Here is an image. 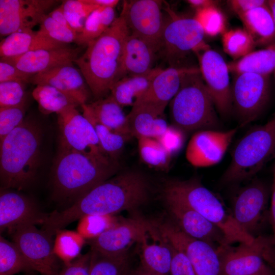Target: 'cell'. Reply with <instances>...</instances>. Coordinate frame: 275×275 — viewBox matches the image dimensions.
<instances>
[{"instance_id": "obj_1", "label": "cell", "mask_w": 275, "mask_h": 275, "mask_svg": "<svg viewBox=\"0 0 275 275\" xmlns=\"http://www.w3.org/2000/svg\"><path fill=\"white\" fill-rule=\"evenodd\" d=\"M149 183L141 172L128 171L93 187L70 206L48 214L42 229L50 236L88 215H113L133 210L149 198Z\"/></svg>"}, {"instance_id": "obj_2", "label": "cell", "mask_w": 275, "mask_h": 275, "mask_svg": "<svg viewBox=\"0 0 275 275\" xmlns=\"http://www.w3.org/2000/svg\"><path fill=\"white\" fill-rule=\"evenodd\" d=\"M130 33L121 14L104 33L89 42L85 52L74 61L95 100L109 95L118 80L124 44Z\"/></svg>"}, {"instance_id": "obj_3", "label": "cell", "mask_w": 275, "mask_h": 275, "mask_svg": "<svg viewBox=\"0 0 275 275\" xmlns=\"http://www.w3.org/2000/svg\"><path fill=\"white\" fill-rule=\"evenodd\" d=\"M42 137L39 123L25 119L0 142L1 189L22 190L34 181L40 163Z\"/></svg>"}, {"instance_id": "obj_4", "label": "cell", "mask_w": 275, "mask_h": 275, "mask_svg": "<svg viewBox=\"0 0 275 275\" xmlns=\"http://www.w3.org/2000/svg\"><path fill=\"white\" fill-rule=\"evenodd\" d=\"M117 169V163H105L80 152L59 147L52 169L53 196L58 201L74 203L114 176Z\"/></svg>"}, {"instance_id": "obj_5", "label": "cell", "mask_w": 275, "mask_h": 275, "mask_svg": "<svg viewBox=\"0 0 275 275\" xmlns=\"http://www.w3.org/2000/svg\"><path fill=\"white\" fill-rule=\"evenodd\" d=\"M163 197L180 202L195 210L217 226L230 245L249 243L254 238L245 232L234 218L231 210L197 178L167 181Z\"/></svg>"}, {"instance_id": "obj_6", "label": "cell", "mask_w": 275, "mask_h": 275, "mask_svg": "<svg viewBox=\"0 0 275 275\" xmlns=\"http://www.w3.org/2000/svg\"><path fill=\"white\" fill-rule=\"evenodd\" d=\"M215 108L200 69L196 67L185 75L170 101L172 125L185 134L215 129L219 125Z\"/></svg>"}, {"instance_id": "obj_7", "label": "cell", "mask_w": 275, "mask_h": 275, "mask_svg": "<svg viewBox=\"0 0 275 275\" xmlns=\"http://www.w3.org/2000/svg\"><path fill=\"white\" fill-rule=\"evenodd\" d=\"M274 156L275 113L267 123L253 128L238 141L219 183L225 186L251 180Z\"/></svg>"}, {"instance_id": "obj_8", "label": "cell", "mask_w": 275, "mask_h": 275, "mask_svg": "<svg viewBox=\"0 0 275 275\" xmlns=\"http://www.w3.org/2000/svg\"><path fill=\"white\" fill-rule=\"evenodd\" d=\"M229 245L221 249L222 275H274L268 264L275 266V241L258 236L249 243Z\"/></svg>"}, {"instance_id": "obj_9", "label": "cell", "mask_w": 275, "mask_h": 275, "mask_svg": "<svg viewBox=\"0 0 275 275\" xmlns=\"http://www.w3.org/2000/svg\"><path fill=\"white\" fill-rule=\"evenodd\" d=\"M160 50L170 67H185L182 63L191 51L197 53L209 47L204 42V30L194 18L180 16L169 9Z\"/></svg>"}, {"instance_id": "obj_10", "label": "cell", "mask_w": 275, "mask_h": 275, "mask_svg": "<svg viewBox=\"0 0 275 275\" xmlns=\"http://www.w3.org/2000/svg\"><path fill=\"white\" fill-rule=\"evenodd\" d=\"M57 115L59 147L80 152L105 163H117L103 152L93 126L76 107L67 108Z\"/></svg>"}, {"instance_id": "obj_11", "label": "cell", "mask_w": 275, "mask_h": 275, "mask_svg": "<svg viewBox=\"0 0 275 275\" xmlns=\"http://www.w3.org/2000/svg\"><path fill=\"white\" fill-rule=\"evenodd\" d=\"M231 86L232 109L239 127L257 119L267 105L270 96L268 76L253 73L236 74Z\"/></svg>"}, {"instance_id": "obj_12", "label": "cell", "mask_w": 275, "mask_h": 275, "mask_svg": "<svg viewBox=\"0 0 275 275\" xmlns=\"http://www.w3.org/2000/svg\"><path fill=\"white\" fill-rule=\"evenodd\" d=\"M10 234L34 271L41 275H59L60 259L54 253L51 236L34 225L20 226Z\"/></svg>"}, {"instance_id": "obj_13", "label": "cell", "mask_w": 275, "mask_h": 275, "mask_svg": "<svg viewBox=\"0 0 275 275\" xmlns=\"http://www.w3.org/2000/svg\"><path fill=\"white\" fill-rule=\"evenodd\" d=\"M161 4L157 0L125 1L121 13L130 34L145 41L156 52L161 49L166 22Z\"/></svg>"}, {"instance_id": "obj_14", "label": "cell", "mask_w": 275, "mask_h": 275, "mask_svg": "<svg viewBox=\"0 0 275 275\" xmlns=\"http://www.w3.org/2000/svg\"><path fill=\"white\" fill-rule=\"evenodd\" d=\"M156 225L170 243L185 255L196 275H222L220 256L215 248L190 237L176 225L169 223Z\"/></svg>"}, {"instance_id": "obj_15", "label": "cell", "mask_w": 275, "mask_h": 275, "mask_svg": "<svg viewBox=\"0 0 275 275\" xmlns=\"http://www.w3.org/2000/svg\"><path fill=\"white\" fill-rule=\"evenodd\" d=\"M269 195L267 186L254 179L242 187L233 199L231 211L234 218L254 237L265 218Z\"/></svg>"}, {"instance_id": "obj_16", "label": "cell", "mask_w": 275, "mask_h": 275, "mask_svg": "<svg viewBox=\"0 0 275 275\" xmlns=\"http://www.w3.org/2000/svg\"><path fill=\"white\" fill-rule=\"evenodd\" d=\"M198 55L199 69L215 108L221 116L227 117L232 110L231 86L227 64L219 53L210 48Z\"/></svg>"}, {"instance_id": "obj_17", "label": "cell", "mask_w": 275, "mask_h": 275, "mask_svg": "<svg viewBox=\"0 0 275 275\" xmlns=\"http://www.w3.org/2000/svg\"><path fill=\"white\" fill-rule=\"evenodd\" d=\"M238 129L224 131L204 129L194 132L187 145L186 159L197 168L216 164L223 158Z\"/></svg>"}, {"instance_id": "obj_18", "label": "cell", "mask_w": 275, "mask_h": 275, "mask_svg": "<svg viewBox=\"0 0 275 275\" xmlns=\"http://www.w3.org/2000/svg\"><path fill=\"white\" fill-rule=\"evenodd\" d=\"M57 2L52 0H0V34L8 36L32 30Z\"/></svg>"}, {"instance_id": "obj_19", "label": "cell", "mask_w": 275, "mask_h": 275, "mask_svg": "<svg viewBox=\"0 0 275 275\" xmlns=\"http://www.w3.org/2000/svg\"><path fill=\"white\" fill-rule=\"evenodd\" d=\"M163 199L176 226L185 234L208 243L218 251L230 245L222 231L198 212L175 200Z\"/></svg>"}, {"instance_id": "obj_20", "label": "cell", "mask_w": 275, "mask_h": 275, "mask_svg": "<svg viewBox=\"0 0 275 275\" xmlns=\"http://www.w3.org/2000/svg\"><path fill=\"white\" fill-rule=\"evenodd\" d=\"M48 216L21 194L1 189L0 230L10 233L25 225H43Z\"/></svg>"}, {"instance_id": "obj_21", "label": "cell", "mask_w": 275, "mask_h": 275, "mask_svg": "<svg viewBox=\"0 0 275 275\" xmlns=\"http://www.w3.org/2000/svg\"><path fill=\"white\" fill-rule=\"evenodd\" d=\"M137 244L142 268L154 275H170L171 246L156 224L145 221Z\"/></svg>"}, {"instance_id": "obj_22", "label": "cell", "mask_w": 275, "mask_h": 275, "mask_svg": "<svg viewBox=\"0 0 275 275\" xmlns=\"http://www.w3.org/2000/svg\"><path fill=\"white\" fill-rule=\"evenodd\" d=\"M145 220L129 219L117 223L89 243L91 250L110 256H119L128 253L130 246L138 243L142 235Z\"/></svg>"}, {"instance_id": "obj_23", "label": "cell", "mask_w": 275, "mask_h": 275, "mask_svg": "<svg viewBox=\"0 0 275 275\" xmlns=\"http://www.w3.org/2000/svg\"><path fill=\"white\" fill-rule=\"evenodd\" d=\"M30 82L52 86L74 99L81 106L87 103L91 91L81 71L73 64L59 66L33 75Z\"/></svg>"}, {"instance_id": "obj_24", "label": "cell", "mask_w": 275, "mask_h": 275, "mask_svg": "<svg viewBox=\"0 0 275 275\" xmlns=\"http://www.w3.org/2000/svg\"><path fill=\"white\" fill-rule=\"evenodd\" d=\"M78 48L68 46L51 49H40L13 57L1 58L20 70L35 75L53 68L71 64L78 58Z\"/></svg>"}, {"instance_id": "obj_25", "label": "cell", "mask_w": 275, "mask_h": 275, "mask_svg": "<svg viewBox=\"0 0 275 275\" xmlns=\"http://www.w3.org/2000/svg\"><path fill=\"white\" fill-rule=\"evenodd\" d=\"M165 108L147 102L134 104L127 115L131 137L157 139L162 135L169 126L164 117Z\"/></svg>"}, {"instance_id": "obj_26", "label": "cell", "mask_w": 275, "mask_h": 275, "mask_svg": "<svg viewBox=\"0 0 275 275\" xmlns=\"http://www.w3.org/2000/svg\"><path fill=\"white\" fill-rule=\"evenodd\" d=\"M156 53L147 42L130 33L124 44L118 80L125 76L144 74L150 71L155 68L153 65Z\"/></svg>"}, {"instance_id": "obj_27", "label": "cell", "mask_w": 275, "mask_h": 275, "mask_svg": "<svg viewBox=\"0 0 275 275\" xmlns=\"http://www.w3.org/2000/svg\"><path fill=\"white\" fill-rule=\"evenodd\" d=\"M195 68L169 67L162 69L154 78L148 91L136 103L147 102L166 108L178 92L185 75Z\"/></svg>"}, {"instance_id": "obj_28", "label": "cell", "mask_w": 275, "mask_h": 275, "mask_svg": "<svg viewBox=\"0 0 275 275\" xmlns=\"http://www.w3.org/2000/svg\"><path fill=\"white\" fill-rule=\"evenodd\" d=\"M32 30L13 33L2 40L1 58L17 57L40 49H51L67 46Z\"/></svg>"}, {"instance_id": "obj_29", "label": "cell", "mask_w": 275, "mask_h": 275, "mask_svg": "<svg viewBox=\"0 0 275 275\" xmlns=\"http://www.w3.org/2000/svg\"><path fill=\"white\" fill-rule=\"evenodd\" d=\"M162 69L155 67L144 74L124 77L112 86L109 94L122 107H132L148 91L154 78Z\"/></svg>"}, {"instance_id": "obj_30", "label": "cell", "mask_w": 275, "mask_h": 275, "mask_svg": "<svg viewBox=\"0 0 275 275\" xmlns=\"http://www.w3.org/2000/svg\"><path fill=\"white\" fill-rule=\"evenodd\" d=\"M239 17L256 45H269L275 41V25L268 3Z\"/></svg>"}, {"instance_id": "obj_31", "label": "cell", "mask_w": 275, "mask_h": 275, "mask_svg": "<svg viewBox=\"0 0 275 275\" xmlns=\"http://www.w3.org/2000/svg\"><path fill=\"white\" fill-rule=\"evenodd\" d=\"M85 105L99 122L113 131L131 137L127 126V116L123 111V107L110 94Z\"/></svg>"}, {"instance_id": "obj_32", "label": "cell", "mask_w": 275, "mask_h": 275, "mask_svg": "<svg viewBox=\"0 0 275 275\" xmlns=\"http://www.w3.org/2000/svg\"><path fill=\"white\" fill-rule=\"evenodd\" d=\"M227 65L229 72L236 74L248 72L268 76L275 71V41L266 48L252 51Z\"/></svg>"}, {"instance_id": "obj_33", "label": "cell", "mask_w": 275, "mask_h": 275, "mask_svg": "<svg viewBox=\"0 0 275 275\" xmlns=\"http://www.w3.org/2000/svg\"><path fill=\"white\" fill-rule=\"evenodd\" d=\"M42 113L57 114L69 107L80 105L73 98L59 89L46 85H37L32 92Z\"/></svg>"}, {"instance_id": "obj_34", "label": "cell", "mask_w": 275, "mask_h": 275, "mask_svg": "<svg viewBox=\"0 0 275 275\" xmlns=\"http://www.w3.org/2000/svg\"><path fill=\"white\" fill-rule=\"evenodd\" d=\"M82 115L93 126L102 149L113 161L117 162L125 143L130 138L113 131L99 122L86 107L81 105Z\"/></svg>"}, {"instance_id": "obj_35", "label": "cell", "mask_w": 275, "mask_h": 275, "mask_svg": "<svg viewBox=\"0 0 275 275\" xmlns=\"http://www.w3.org/2000/svg\"><path fill=\"white\" fill-rule=\"evenodd\" d=\"M116 18L114 8L100 7L89 15L82 31L78 34L77 43L87 45L104 33Z\"/></svg>"}, {"instance_id": "obj_36", "label": "cell", "mask_w": 275, "mask_h": 275, "mask_svg": "<svg viewBox=\"0 0 275 275\" xmlns=\"http://www.w3.org/2000/svg\"><path fill=\"white\" fill-rule=\"evenodd\" d=\"M32 271V267L16 244L1 236L0 274L14 275Z\"/></svg>"}, {"instance_id": "obj_37", "label": "cell", "mask_w": 275, "mask_h": 275, "mask_svg": "<svg viewBox=\"0 0 275 275\" xmlns=\"http://www.w3.org/2000/svg\"><path fill=\"white\" fill-rule=\"evenodd\" d=\"M91 251L89 275H129V256H110Z\"/></svg>"}, {"instance_id": "obj_38", "label": "cell", "mask_w": 275, "mask_h": 275, "mask_svg": "<svg viewBox=\"0 0 275 275\" xmlns=\"http://www.w3.org/2000/svg\"><path fill=\"white\" fill-rule=\"evenodd\" d=\"M138 140L140 157L144 163L158 170L169 169L172 156L158 140L144 137Z\"/></svg>"}, {"instance_id": "obj_39", "label": "cell", "mask_w": 275, "mask_h": 275, "mask_svg": "<svg viewBox=\"0 0 275 275\" xmlns=\"http://www.w3.org/2000/svg\"><path fill=\"white\" fill-rule=\"evenodd\" d=\"M85 239L77 231L60 230L53 242L54 253L65 265L68 264L80 255Z\"/></svg>"}, {"instance_id": "obj_40", "label": "cell", "mask_w": 275, "mask_h": 275, "mask_svg": "<svg viewBox=\"0 0 275 275\" xmlns=\"http://www.w3.org/2000/svg\"><path fill=\"white\" fill-rule=\"evenodd\" d=\"M223 44L225 51L235 59L250 53L256 45L247 31L241 29L225 32L223 36Z\"/></svg>"}, {"instance_id": "obj_41", "label": "cell", "mask_w": 275, "mask_h": 275, "mask_svg": "<svg viewBox=\"0 0 275 275\" xmlns=\"http://www.w3.org/2000/svg\"><path fill=\"white\" fill-rule=\"evenodd\" d=\"M60 6L71 28L78 34L82 31L89 15L99 8L89 0H66Z\"/></svg>"}, {"instance_id": "obj_42", "label": "cell", "mask_w": 275, "mask_h": 275, "mask_svg": "<svg viewBox=\"0 0 275 275\" xmlns=\"http://www.w3.org/2000/svg\"><path fill=\"white\" fill-rule=\"evenodd\" d=\"M39 26L38 33L54 41L66 44L77 42V33L58 23L47 14L42 18Z\"/></svg>"}, {"instance_id": "obj_43", "label": "cell", "mask_w": 275, "mask_h": 275, "mask_svg": "<svg viewBox=\"0 0 275 275\" xmlns=\"http://www.w3.org/2000/svg\"><path fill=\"white\" fill-rule=\"evenodd\" d=\"M117 223H115L112 215L85 216L79 219L77 232L85 238L91 239L96 237Z\"/></svg>"}, {"instance_id": "obj_44", "label": "cell", "mask_w": 275, "mask_h": 275, "mask_svg": "<svg viewBox=\"0 0 275 275\" xmlns=\"http://www.w3.org/2000/svg\"><path fill=\"white\" fill-rule=\"evenodd\" d=\"M194 18L201 24L205 34L216 36L224 30V15L215 6L197 10Z\"/></svg>"}, {"instance_id": "obj_45", "label": "cell", "mask_w": 275, "mask_h": 275, "mask_svg": "<svg viewBox=\"0 0 275 275\" xmlns=\"http://www.w3.org/2000/svg\"><path fill=\"white\" fill-rule=\"evenodd\" d=\"M25 84L17 81L0 82V107L24 105Z\"/></svg>"}, {"instance_id": "obj_46", "label": "cell", "mask_w": 275, "mask_h": 275, "mask_svg": "<svg viewBox=\"0 0 275 275\" xmlns=\"http://www.w3.org/2000/svg\"><path fill=\"white\" fill-rule=\"evenodd\" d=\"M24 105L0 107V142L24 120Z\"/></svg>"}, {"instance_id": "obj_47", "label": "cell", "mask_w": 275, "mask_h": 275, "mask_svg": "<svg viewBox=\"0 0 275 275\" xmlns=\"http://www.w3.org/2000/svg\"><path fill=\"white\" fill-rule=\"evenodd\" d=\"M184 133L176 126L169 125L165 132L156 139L173 156L181 149L184 142Z\"/></svg>"}, {"instance_id": "obj_48", "label": "cell", "mask_w": 275, "mask_h": 275, "mask_svg": "<svg viewBox=\"0 0 275 275\" xmlns=\"http://www.w3.org/2000/svg\"><path fill=\"white\" fill-rule=\"evenodd\" d=\"M171 246L172 259L170 275H196L190 261L185 255L171 244Z\"/></svg>"}, {"instance_id": "obj_49", "label": "cell", "mask_w": 275, "mask_h": 275, "mask_svg": "<svg viewBox=\"0 0 275 275\" xmlns=\"http://www.w3.org/2000/svg\"><path fill=\"white\" fill-rule=\"evenodd\" d=\"M91 251L80 255L70 263L65 265L59 275H89L91 265Z\"/></svg>"}, {"instance_id": "obj_50", "label": "cell", "mask_w": 275, "mask_h": 275, "mask_svg": "<svg viewBox=\"0 0 275 275\" xmlns=\"http://www.w3.org/2000/svg\"><path fill=\"white\" fill-rule=\"evenodd\" d=\"M33 75L24 72L15 66L6 62H0V82L17 81L24 84L30 82Z\"/></svg>"}, {"instance_id": "obj_51", "label": "cell", "mask_w": 275, "mask_h": 275, "mask_svg": "<svg viewBox=\"0 0 275 275\" xmlns=\"http://www.w3.org/2000/svg\"><path fill=\"white\" fill-rule=\"evenodd\" d=\"M228 2L238 16L267 4V1L263 0H232Z\"/></svg>"}, {"instance_id": "obj_52", "label": "cell", "mask_w": 275, "mask_h": 275, "mask_svg": "<svg viewBox=\"0 0 275 275\" xmlns=\"http://www.w3.org/2000/svg\"><path fill=\"white\" fill-rule=\"evenodd\" d=\"M273 167V182L271 188L270 205L269 211V218L273 231V239L275 241V156Z\"/></svg>"}, {"instance_id": "obj_53", "label": "cell", "mask_w": 275, "mask_h": 275, "mask_svg": "<svg viewBox=\"0 0 275 275\" xmlns=\"http://www.w3.org/2000/svg\"><path fill=\"white\" fill-rule=\"evenodd\" d=\"M47 14L50 17L61 24L68 28L72 29L66 19L60 5Z\"/></svg>"}, {"instance_id": "obj_54", "label": "cell", "mask_w": 275, "mask_h": 275, "mask_svg": "<svg viewBox=\"0 0 275 275\" xmlns=\"http://www.w3.org/2000/svg\"><path fill=\"white\" fill-rule=\"evenodd\" d=\"M186 2L197 10L210 7H216L217 4L216 1L210 0H188Z\"/></svg>"}, {"instance_id": "obj_55", "label": "cell", "mask_w": 275, "mask_h": 275, "mask_svg": "<svg viewBox=\"0 0 275 275\" xmlns=\"http://www.w3.org/2000/svg\"><path fill=\"white\" fill-rule=\"evenodd\" d=\"M89 1L98 7H105L112 8H115L119 2V1L118 0H89Z\"/></svg>"}, {"instance_id": "obj_56", "label": "cell", "mask_w": 275, "mask_h": 275, "mask_svg": "<svg viewBox=\"0 0 275 275\" xmlns=\"http://www.w3.org/2000/svg\"><path fill=\"white\" fill-rule=\"evenodd\" d=\"M267 3L271 11L275 25V0L268 1Z\"/></svg>"}, {"instance_id": "obj_57", "label": "cell", "mask_w": 275, "mask_h": 275, "mask_svg": "<svg viewBox=\"0 0 275 275\" xmlns=\"http://www.w3.org/2000/svg\"><path fill=\"white\" fill-rule=\"evenodd\" d=\"M135 275H154L152 273L146 271L141 266H140L138 269L134 272Z\"/></svg>"}, {"instance_id": "obj_58", "label": "cell", "mask_w": 275, "mask_h": 275, "mask_svg": "<svg viewBox=\"0 0 275 275\" xmlns=\"http://www.w3.org/2000/svg\"><path fill=\"white\" fill-rule=\"evenodd\" d=\"M129 275H135V272H133V273H131Z\"/></svg>"}, {"instance_id": "obj_59", "label": "cell", "mask_w": 275, "mask_h": 275, "mask_svg": "<svg viewBox=\"0 0 275 275\" xmlns=\"http://www.w3.org/2000/svg\"><path fill=\"white\" fill-rule=\"evenodd\" d=\"M274 77H275V71H274Z\"/></svg>"}, {"instance_id": "obj_60", "label": "cell", "mask_w": 275, "mask_h": 275, "mask_svg": "<svg viewBox=\"0 0 275 275\" xmlns=\"http://www.w3.org/2000/svg\"><path fill=\"white\" fill-rule=\"evenodd\" d=\"M0 275H3V274H0Z\"/></svg>"}]
</instances>
